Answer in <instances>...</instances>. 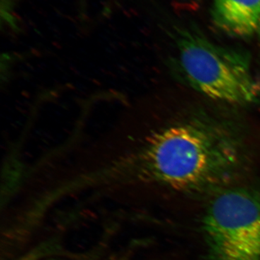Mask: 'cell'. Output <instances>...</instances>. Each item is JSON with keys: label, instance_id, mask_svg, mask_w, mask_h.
Instances as JSON below:
<instances>
[{"label": "cell", "instance_id": "obj_1", "mask_svg": "<svg viewBox=\"0 0 260 260\" xmlns=\"http://www.w3.org/2000/svg\"><path fill=\"white\" fill-rule=\"evenodd\" d=\"M245 159L242 140L232 126L191 118L159 130L138 153L102 172V179L154 182L178 191L211 189L231 180Z\"/></svg>", "mask_w": 260, "mask_h": 260}, {"label": "cell", "instance_id": "obj_2", "mask_svg": "<svg viewBox=\"0 0 260 260\" xmlns=\"http://www.w3.org/2000/svg\"><path fill=\"white\" fill-rule=\"evenodd\" d=\"M178 65L191 88L227 104H249L260 99V81L253 74L248 54L210 42L190 29L176 35Z\"/></svg>", "mask_w": 260, "mask_h": 260}, {"label": "cell", "instance_id": "obj_3", "mask_svg": "<svg viewBox=\"0 0 260 260\" xmlns=\"http://www.w3.org/2000/svg\"><path fill=\"white\" fill-rule=\"evenodd\" d=\"M203 229L210 260H260V193L220 191L205 210Z\"/></svg>", "mask_w": 260, "mask_h": 260}, {"label": "cell", "instance_id": "obj_4", "mask_svg": "<svg viewBox=\"0 0 260 260\" xmlns=\"http://www.w3.org/2000/svg\"><path fill=\"white\" fill-rule=\"evenodd\" d=\"M211 17L215 26L228 35L251 37L259 31L260 0H214Z\"/></svg>", "mask_w": 260, "mask_h": 260}, {"label": "cell", "instance_id": "obj_5", "mask_svg": "<svg viewBox=\"0 0 260 260\" xmlns=\"http://www.w3.org/2000/svg\"><path fill=\"white\" fill-rule=\"evenodd\" d=\"M257 35L259 36V39H260V27L259 29V31L257 32Z\"/></svg>", "mask_w": 260, "mask_h": 260}]
</instances>
